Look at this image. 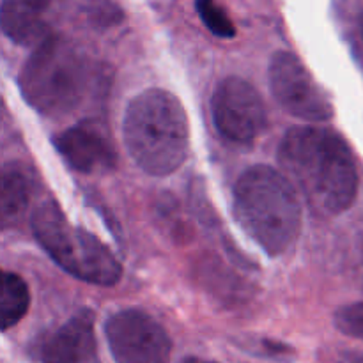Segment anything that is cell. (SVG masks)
Masks as SVG:
<instances>
[{
  "label": "cell",
  "mask_w": 363,
  "mask_h": 363,
  "mask_svg": "<svg viewBox=\"0 0 363 363\" xmlns=\"http://www.w3.org/2000/svg\"><path fill=\"white\" fill-rule=\"evenodd\" d=\"M85 9H87L89 18L101 27L117 23L123 18L121 9L112 0H87Z\"/></svg>",
  "instance_id": "2e32d148"
},
{
  "label": "cell",
  "mask_w": 363,
  "mask_h": 363,
  "mask_svg": "<svg viewBox=\"0 0 363 363\" xmlns=\"http://www.w3.org/2000/svg\"><path fill=\"white\" fill-rule=\"evenodd\" d=\"M279 163L315 213L335 216L357 201L358 170L353 152L328 128L300 126L284 135Z\"/></svg>",
  "instance_id": "6da1fadb"
},
{
  "label": "cell",
  "mask_w": 363,
  "mask_h": 363,
  "mask_svg": "<svg viewBox=\"0 0 363 363\" xmlns=\"http://www.w3.org/2000/svg\"><path fill=\"white\" fill-rule=\"evenodd\" d=\"M234 218L268 255L294 245L301 229V208L286 174L268 165L245 170L234 186Z\"/></svg>",
  "instance_id": "3957f363"
},
{
  "label": "cell",
  "mask_w": 363,
  "mask_h": 363,
  "mask_svg": "<svg viewBox=\"0 0 363 363\" xmlns=\"http://www.w3.org/2000/svg\"><path fill=\"white\" fill-rule=\"evenodd\" d=\"M357 27H358V34H360V39L363 43V11L358 14V20H357Z\"/></svg>",
  "instance_id": "d6986e66"
},
{
  "label": "cell",
  "mask_w": 363,
  "mask_h": 363,
  "mask_svg": "<svg viewBox=\"0 0 363 363\" xmlns=\"http://www.w3.org/2000/svg\"><path fill=\"white\" fill-rule=\"evenodd\" d=\"M105 337L116 363H169L172 340L144 311L128 308L110 315Z\"/></svg>",
  "instance_id": "ba28073f"
},
{
  "label": "cell",
  "mask_w": 363,
  "mask_h": 363,
  "mask_svg": "<svg viewBox=\"0 0 363 363\" xmlns=\"http://www.w3.org/2000/svg\"><path fill=\"white\" fill-rule=\"evenodd\" d=\"M50 0H2V30L13 43L21 46L39 45L48 38L45 13Z\"/></svg>",
  "instance_id": "8fae6325"
},
{
  "label": "cell",
  "mask_w": 363,
  "mask_h": 363,
  "mask_svg": "<svg viewBox=\"0 0 363 363\" xmlns=\"http://www.w3.org/2000/svg\"><path fill=\"white\" fill-rule=\"evenodd\" d=\"M30 227L43 250L74 279L110 287L123 277V266L110 248L89 230L67 222L52 199L34 209Z\"/></svg>",
  "instance_id": "5b68a950"
},
{
  "label": "cell",
  "mask_w": 363,
  "mask_h": 363,
  "mask_svg": "<svg viewBox=\"0 0 363 363\" xmlns=\"http://www.w3.org/2000/svg\"><path fill=\"white\" fill-rule=\"evenodd\" d=\"M273 98L293 117L307 123H326L333 117L328 94L314 80L305 64L291 52H277L269 62Z\"/></svg>",
  "instance_id": "52a82bcc"
},
{
  "label": "cell",
  "mask_w": 363,
  "mask_h": 363,
  "mask_svg": "<svg viewBox=\"0 0 363 363\" xmlns=\"http://www.w3.org/2000/svg\"><path fill=\"white\" fill-rule=\"evenodd\" d=\"M35 188L34 172L21 162H7L2 167V194H0V220L9 227L20 218L30 202Z\"/></svg>",
  "instance_id": "7c38bea8"
},
{
  "label": "cell",
  "mask_w": 363,
  "mask_h": 363,
  "mask_svg": "<svg viewBox=\"0 0 363 363\" xmlns=\"http://www.w3.org/2000/svg\"><path fill=\"white\" fill-rule=\"evenodd\" d=\"M195 9L201 16L202 23L216 38L233 39L236 35V27L227 14L225 7L218 0H195Z\"/></svg>",
  "instance_id": "5bb4252c"
},
{
  "label": "cell",
  "mask_w": 363,
  "mask_h": 363,
  "mask_svg": "<svg viewBox=\"0 0 363 363\" xmlns=\"http://www.w3.org/2000/svg\"><path fill=\"white\" fill-rule=\"evenodd\" d=\"M30 307V293L25 280L16 273H4L2 280V303H0V319L2 330L7 332L21 321Z\"/></svg>",
  "instance_id": "4fadbf2b"
},
{
  "label": "cell",
  "mask_w": 363,
  "mask_h": 363,
  "mask_svg": "<svg viewBox=\"0 0 363 363\" xmlns=\"http://www.w3.org/2000/svg\"><path fill=\"white\" fill-rule=\"evenodd\" d=\"M340 363H363V353H350L340 360Z\"/></svg>",
  "instance_id": "e0dca14e"
},
{
  "label": "cell",
  "mask_w": 363,
  "mask_h": 363,
  "mask_svg": "<svg viewBox=\"0 0 363 363\" xmlns=\"http://www.w3.org/2000/svg\"><path fill=\"white\" fill-rule=\"evenodd\" d=\"M18 85L25 101L39 113L67 116L85 94L87 60L73 43L48 35L25 60Z\"/></svg>",
  "instance_id": "277c9868"
},
{
  "label": "cell",
  "mask_w": 363,
  "mask_h": 363,
  "mask_svg": "<svg viewBox=\"0 0 363 363\" xmlns=\"http://www.w3.org/2000/svg\"><path fill=\"white\" fill-rule=\"evenodd\" d=\"M337 330L344 335L363 340V301L340 307L333 318Z\"/></svg>",
  "instance_id": "9a60e30c"
},
{
  "label": "cell",
  "mask_w": 363,
  "mask_h": 363,
  "mask_svg": "<svg viewBox=\"0 0 363 363\" xmlns=\"http://www.w3.org/2000/svg\"><path fill=\"white\" fill-rule=\"evenodd\" d=\"M181 363H218V362L204 360V358H195V357H190V358H186V360L181 362Z\"/></svg>",
  "instance_id": "ac0fdd59"
},
{
  "label": "cell",
  "mask_w": 363,
  "mask_h": 363,
  "mask_svg": "<svg viewBox=\"0 0 363 363\" xmlns=\"http://www.w3.org/2000/svg\"><path fill=\"white\" fill-rule=\"evenodd\" d=\"M96 354L94 312L82 308L38 344L41 363H91Z\"/></svg>",
  "instance_id": "9c48e42d"
},
{
  "label": "cell",
  "mask_w": 363,
  "mask_h": 363,
  "mask_svg": "<svg viewBox=\"0 0 363 363\" xmlns=\"http://www.w3.org/2000/svg\"><path fill=\"white\" fill-rule=\"evenodd\" d=\"M124 145L149 176L176 172L190 151V123L183 103L165 89L135 96L124 112Z\"/></svg>",
  "instance_id": "7a4b0ae2"
},
{
  "label": "cell",
  "mask_w": 363,
  "mask_h": 363,
  "mask_svg": "<svg viewBox=\"0 0 363 363\" xmlns=\"http://www.w3.org/2000/svg\"><path fill=\"white\" fill-rule=\"evenodd\" d=\"M53 145L71 169L98 174L116 167V151L96 124L80 123L53 137Z\"/></svg>",
  "instance_id": "30bf717a"
},
{
  "label": "cell",
  "mask_w": 363,
  "mask_h": 363,
  "mask_svg": "<svg viewBox=\"0 0 363 363\" xmlns=\"http://www.w3.org/2000/svg\"><path fill=\"white\" fill-rule=\"evenodd\" d=\"M211 113L216 131L236 145H252L268 124L264 99L240 77H227L216 85Z\"/></svg>",
  "instance_id": "8992f818"
}]
</instances>
